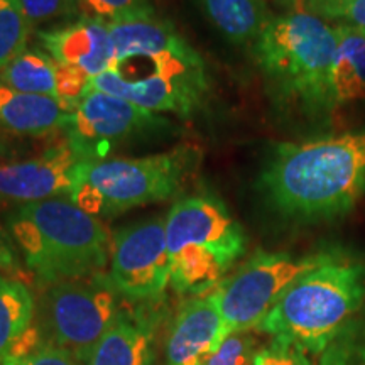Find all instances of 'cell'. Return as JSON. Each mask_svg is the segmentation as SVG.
Segmentation results:
<instances>
[{
    "label": "cell",
    "mask_w": 365,
    "mask_h": 365,
    "mask_svg": "<svg viewBox=\"0 0 365 365\" xmlns=\"http://www.w3.org/2000/svg\"><path fill=\"white\" fill-rule=\"evenodd\" d=\"M259 190L293 220L346 215L365 196V130L279 144L264 166Z\"/></svg>",
    "instance_id": "obj_1"
},
{
    "label": "cell",
    "mask_w": 365,
    "mask_h": 365,
    "mask_svg": "<svg viewBox=\"0 0 365 365\" xmlns=\"http://www.w3.org/2000/svg\"><path fill=\"white\" fill-rule=\"evenodd\" d=\"M365 264L345 250L314 254L313 266L284 291L257 330L322 355L360 313Z\"/></svg>",
    "instance_id": "obj_2"
},
{
    "label": "cell",
    "mask_w": 365,
    "mask_h": 365,
    "mask_svg": "<svg viewBox=\"0 0 365 365\" xmlns=\"http://www.w3.org/2000/svg\"><path fill=\"white\" fill-rule=\"evenodd\" d=\"M7 230L27 269L49 284L102 274L110 257L107 228L70 198L19 205Z\"/></svg>",
    "instance_id": "obj_3"
},
{
    "label": "cell",
    "mask_w": 365,
    "mask_h": 365,
    "mask_svg": "<svg viewBox=\"0 0 365 365\" xmlns=\"http://www.w3.org/2000/svg\"><path fill=\"white\" fill-rule=\"evenodd\" d=\"M336 29L307 11L274 17L255 38L254 56L272 93L309 115L333 108L330 73Z\"/></svg>",
    "instance_id": "obj_4"
},
{
    "label": "cell",
    "mask_w": 365,
    "mask_h": 365,
    "mask_svg": "<svg viewBox=\"0 0 365 365\" xmlns=\"http://www.w3.org/2000/svg\"><path fill=\"white\" fill-rule=\"evenodd\" d=\"M164 220L171 286L181 294L203 296L215 289L247 247L244 228L217 196H186Z\"/></svg>",
    "instance_id": "obj_5"
},
{
    "label": "cell",
    "mask_w": 365,
    "mask_h": 365,
    "mask_svg": "<svg viewBox=\"0 0 365 365\" xmlns=\"http://www.w3.org/2000/svg\"><path fill=\"white\" fill-rule=\"evenodd\" d=\"M195 154L186 148L145 158H91L80 164L68 198L93 217L163 202L181 190Z\"/></svg>",
    "instance_id": "obj_6"
},
{
    "label": "cell",
    "mask_w": 365,
    "mask_h": 365,
    "mask_svg": "<svg viewBox=\"0 0 365 365\" xmlns=\"http://www.w3.org/2000/svg\"><path fill=\"white\" fill-rule=\"evenodd\" d=\"M90 88L115 95L150 112L190 115L208 91L202 56L166 53L117 61L110 70L95 76Z\"/></svg>",
    "instance_id": "obj_7"
},
{
    "label": "cell",
    "mask_w": 365,
    "mask_h": 365,
    "mask_svg": "<svg viewBox=\"0 0 365 365\" xmlns=\"http://www.w3.org/2000/svg\"><path fill=\"white\" fill-rule=\"evenodd\" d=\"M118 296L102 274L49 284L41 304L39 328L44 339L86 365L122 313Z\"/></svg>",
    "instance_id": "obj_8"
},
{
    "label": "cell",
    "mask_w": 365,
    "mask_h": 365,
    "mask_svg": "<svg viewBox=\"0 0 365 365\" xmlns=\"http://www.w3.org/2000/svg\"><path fill=\"white\" fill-rule=\"evenodd\" d=\"M313 262L314 254L298 259L284 252L259 250L242 264L239 271L212 291L228 333L259 328L287 287Z\"/></svg>",
    "instance_id": "obj_9"
},
{
    "label": "cell",
    "mask_w": 365,
    "mask_h": 365,
    "mask_svg": "<svg viewBox=\"0 0 365 365\" xmlns=\"http://www.w3.org/2000/svg\"><path fill=\"white\" fill-rule=\"evenodd\" d=\"M107 277L113 289L130 301L161 298L171 282L166 220L150 218L117 232Z\"/></svg>",
    "instance_id": "obj_10"
},
{
    "label": "cell",
    "mask_w": 365,
    "mask_h": 365,
    "mask_svg": "<svg viewBox=\"0 0 365 365\" xmlns=\"http://www.w3.org/2000/svg\"><path fill=\"white\" fill-rule=\"evenodd\" d=\"M97 158L66 139L38 158L0 164V202L36 203L71 193L76 171L86 159Z\"/></svg>",
    "instance_id": "obj_11"
},
{
    "label": "cell",
    "mask_w": 365,
    "mask_h": 365,
    "mask_svg": "<svg viewBox=\"0 0 365 365\" xmlns=\"http://www.w3.org/2000/svg\"><path fill=\"white\" fill-rule=\"evenodd\" d=\"M164 124L154 112L105 91L88 88L73 110L66 135L73 143L90 150L95 145L130 139ZM95 156V154H93Z\"/></svg>",
    "instance_id": "obj_12"
},
{
    "label": "cell",
    "mask_w": 365,
    "mask_h": 365,
    "mask_svg": "<svg viewBox=\"0 0 365 365\" xmlns=\"http://www.w3.org/2000/svg\"><path fill=\"white\" fill-rule=\"evenodd\" d=\"M230 335L213 294L186 301L173 319L164 365H202L223 339Z\"/></svg>",
    "instance_id": "obj_13"
},
{
    "label": "cell",
    "mask_w": 365,
    "mask_h": 365,
    "mask_svg": "<svg viewBox=\"0 0 365 365\" xmlns=\"http://www.w3.org/2000/svg\"><path fill=\"white\" fill-rule=\"evenodd\" d=\"M38 36L44 51L58 63L78 68L91 80L115 63L108 22L98 17L85 16L68 26L39 31Z\"/></svg>",
    "instance_id": "obj_14"
},
{
    "label": "cell",
    "mask_w": 365,
    "mask_h": 365,
    "mask_svg": "<svg viewBox=\"0 0 365 365\" xmlns=\"http://www.w3.org/2000/svg\"><path fill=\"white\" fill-rule=\"evenodd\" d=\"M107 22L115 51V63L135 56L195 51L171 22L156 16L154 9Z\"/></svg>",
    "instance_id": "obj_15"
},
{
    "label": "cell",
    "mask_w": 365,
    "mask_h": 365,
    "mask_svg": "<svg viewBox=\"0 0 365 365\" xmlns=\"http://www.w3.org/2000/svg\"><path fill=\"white\" fill-rule=\"evenodd\" d=\"M154 319L140 312L118 314L86 365H154Z\"/></svg>",
    "instance_id": "obj_16"
},
{
    "label": "cell",
    "mask_w": 365,
    "mask_h": 365,
    "mask_svg": "<svg viewBox=\"0 0 365 365\" xmlns=\"http://www.w3.org/2000/svg\"><path fill=\"white\" fill-rule=\"evenodd\" d=\"M75 108L46 95L17 91L0 83V127L19 135H46L66 129Z\"/></svg>",
    "instance_id": "obj_17"
},
{
    "label": "cell",
    "mask_w": 365,
    "mask_h": 365,
    "mask_svg": "<svg viewBox=\"0 0 365 365\" xmlns=\"http://www.w3.org/2000/svg\"><path fill=\"white\" fill-rule=\"evenodd\" d=\"M336 44L330 73L333 108L365 98V33L335 26Z\"/></svg>",
    "instance_id": "obj_18"
},
{
    "label": "cell",
    "mask_w": 365,
    "mask_h": 365,
    "mask_svg": "<svg viewBox=\"0 0 365 365\" xmlns=\"http://www.w3.org/2000/svg\"><path fill=\"white\" fill-rule=\"evenodd\" d=\"M0 83L24 93L58 98L59 63L44 49L26 48L0 71Z\"/></svg>",
    "instance_id": "obj_19"
},
{
    "label": "cell",
    "mask_w": 365,
    "mask_h": 365,
    "mask_svg": "<svg viewBox=\"0 0 365 365\" xmlns=\"http://www.w3.org/2000/svg\"><path fill=\"white\" fill-rule=\"evenodd\" d=\"M34 298L24 282L0 274V364L33 325Z\"/></svg>",
    "instance_id": "obj_20"
},
{
    "label": "cell",
    "mask_w": 365,
    "mask_h": 365,
    "mask_svg": "<svg viewBox=\"0 0 365 365\" xmlns=\"http://www.w3.org/2000/svg\"><path fill=\"white\" fill-rule=\"evenodd\" d=\"M203 6L213 24L234 43L255 39L267 22L255 0H203Z\"/></svg>",
    "instance_id": "obj_21"
},
{
    "label": "cell",
    "mask_w": 365,
    "mask_h": 365,
    "mask_svg": "<svg viewBox=\"0 0 365 365\" xmlns=\"http://www.w3.org/2000/svg\"><path fill=\"white\" fill-rule=\"evenodd\" d=\"M31 26L19 0H0V71L27 48Z\"/></svg>",
    "instance_id": "obj_22"
},
{
    "label": "cell",
    "mask_w": 365,
    "mask_h": 365,
    "mask_svg": "<svg viewBox=\"0 0 365 365\" xmlns=\"http://www.w3.org/2000/svg\"><path fill=\"white\" fill-rule=\"evenodd\" d=\"M319 365H365V309L319 355Z\"/></svg>",
    "instance_id": "obj_23"
},
{
    "label": "cell",
    "mask_w": 365,
    "mask_h": 365,
    "mask_svg": "<svg viewBox=\"0 0 365 365\" xmlns=\"http://www.w3.org/2000/svg\"><path fill=\"white\" fill-rule=\"evenodd\" d=\"M307 12L365 33V0H303Z\"/></svg>",
    "instance_id": "obj_24"
},
{
    "label": "cell",
    "mask_w": 365,
    "mask_h": 365,
    "mask_svg": "<svg viewBox=\"0 0 365 365\" xmlns=\"http://www.w3.org/2000/svg\"><path fill=\"white\" fill-rule=\"evenodd\" d=\"M257 345L249 331L227 335L217 350L205 359L202 365H254Z\"/></svg>",
    "instance_id": "obj_25"
},
{
    "label": "cell",
    "mask_w": 365,
    "mask_h": 365,
    "mask_svg": "<svg viewBox=\"0 0 365 365\" xmlns=\"http://www.w3.org/2000/svg\"><path fill=\"white\" fill-rule=\"evenodd\" d=\"M254 365H313L308 352L301 346L282 339H272L271 344L257 350Z\"/></svg>",
    "instance_id": "obj_26"
},
{
    "label": "cell",
    "mask_w": 365,
    "mask_h": 365,
    "mask_svg": "<svg viewBox=\"0 0 365 365\" xmlns=\"http://www.w3.org/2000/svg\"><path fill=\"white\" fill-rule=\"evenodd\" d=\"M78 6L88 17H98L103 21H113L153 9L149 0H78Z\"/></svg>",
    "instance_id": "obj_27"
},
{
    "label": "cell",
    "mask_w": 365,
    "mask_h": 365,
    "mask_svg": "<svg viewBox=\"0 0 365 365\" xmlns=\"http://www.w3.org/2000/svg\"><path fill=\"white\" fill-rule=\"evenodd\" d=\"M19 4L31 24H39L70 14L78 0H19Z\"/></svg>",
    "instance_id": "obj_28"
},
{
    "label": "cell",
    "mask_w": 365,
    "mask_h": 365,
    "mask_svg": "<svg viewBox=\"0 0 365 365\" xmlns=\"http://www.w3.org/2000/svg\"><path fill=\"white\" fill-rule=\"evenodd\" d=\"M9 365H81L75 357H71L70 354L65 350L58 349L56 345L49 344L48 340H43L36 346L34 350H31L29 354L22 355L14 360H7Z\"/></svg>",
    "instance_id": "obj_29"
},
{
    "label": "cell",
    "mask_w": 365,
    "mask_h": 365,
    "mask_svg": "<svg viewBox=\"0 0 365 365\" xmlns=\"http://www.w3.org/2000/svg\"><path fill=\"white\" fill-rule=\"evenodd\" d=\"M0 274H19V261L11 235L0 228Z\"/></svg>",
    "instance_id": "obj_30"
},
{
    "label": "cell",
    "mask_w": 365,
    "mask_h": 365,
    "mask_svg": "<svg viewBox=\"0 0 365 365\" xmlns=\"http://www.w3.org/2000/svg\"><path fill=\"white\" fill-rule=\"evenodd\" d=\"M0 365H9V364H0Z\"/></svg>",
    "instance_id": "obj_31"
}]
</instances>
